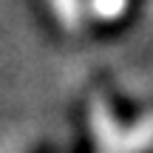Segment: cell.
Returning <instances> with one entry per match:
<instances>
[{
	"instance_id": "2",
	"label": "cell",
	"mask_w": 153,
	"mask_h": 153,
	"mask_svg": "<svg viewBox=\"0 0 153 153\" xmlns=\"http://www.w3.org/2000/svg\"><path fill=\"white\" fill-rule=\"evenodd\" d=\"M51 6H54L62 26H68V28L79 26V20H82V3L79 0H51Z\"/></svg>"
},
{
	"instance_id": "1",
	"label": "cell",
	"mask_w": 153,
	"mask_h": 153,
	"mask_svg": "<svg viewBox=\"0 0 153 153\" xmlns=\"http://www.w3.org/2000/svg\"><path fill=\"white\" fill-rule=\"evenodd\" d=\"M91 125L102 153H142L153 145V119H145L133 131H122L99 99L91 105Z\"/></svg>"
},
{
	"instance_id": "3",
	"label": "cell",
	"mask_w": 153,
	"mask_h": 153,
	"mask_svg": "<svg viewBox=\"0 0 153 153\" xmlns=\"http://www.w3.org/2000/svg\"><path fill=\"white\" fill-rule=\"evenodd\" d=\"M128 0H91V9L97 17H119L125 11Z\"/></svg>"
}]
</instances>
